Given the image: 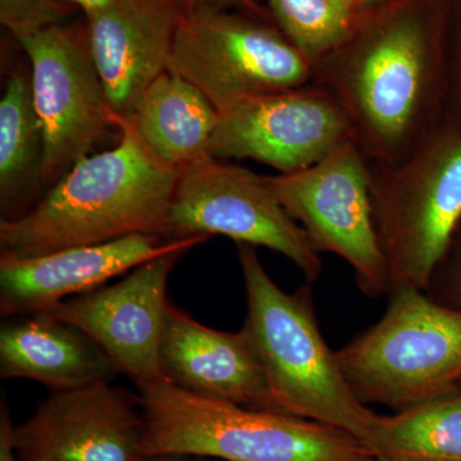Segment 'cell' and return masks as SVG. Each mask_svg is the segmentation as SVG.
<instances>
[{
  "instance_id": "6da1fadb",
  "label": "cell",
  "mask_w": 461,
  "mask_h": 461,
  "mask_svg": "<svg viewBox=\"0 0 461 461\" xmlns=\"http://www.w3.org/2000/svg\"><path fill=\"white\" fill-rule=\"evenodd\" d=\"M120 130L117 147L83 158L26 213L0 220L2 254L38 257L136 233L167 239L180 171L150 156L129 124Z\"/></svg>"
},
{
  "instance_id": "7a4b0ae2",
  "label": "cell",
  "mask_w": 461,
  "mask_h": 461,
  "mask_svg": "<svg viewBox=\"0 0 461 461\" xmlns=\"http://www.w3.org/2000/svg\"><path fill=\"white\" fill-rule=\"evenodd\" d=\"M442 71L420 21L399 16L315 63L312 85L344 111L366 159L393 167L438 123Z\"/></svg>"
},
{
  "instance_id": "3957f363",
  "label": "cell",
  "mask_w": 461,
  "mask_h": 461,
  "mask_svg": "<svg viewBox=\"0 0 461 461\" xmlns=\"http://www.w3.org/2000/svg\"><path fill=\"white\" fill-rule=\"evenodd\" d=\"M238 253L248 297L242 330L262 366L272 411L335 427L366 446L379 415L355 395L324 341L311 288L285 293L256 248L238 244Z\"/></svg>"
},
{
  "instance_id": "277c9868",
  "label": "cell",
  "mask_w": 461,
  "mask_h": 461,
  "mask_svg": "<svg viewBox=\"0 0 461 461\" xmlns=\"http://www.w3.org/2000/svg\"><path fill=\"white\" fill-rule=\"evenodd\" d=\"M142 457L220 461H375L344 430L284 412L248 408L160 382L139 390Z\"/></svg>"
},
{
  "instance_id": "5b68a950",
  "label": "cell",
  "mask_w": 461,
  "mask_h": 461,
  "mask_svg": "<svg viewBox=\"0 0 461 461\" xmlns=\"http://www.w3.org/2000/svg\"><path fill=\"white\" fill-rule=\"evenodd\" d=\"M368 165L391 293H426L461 221V129L437 123L399 165Z\"/></svg>"
},
{
  "instance_id": "8992f818",
  "label": "cell",
  "mask_w": 461,
  "mask_h": 461,
  "mask_svg": "<svg viewBox=\"0 0 461 461\" xmlns=\"http://www.w3.org/2000/svg\"><path fill=\"white\" fill-rule=\"evenodd\" d=\"M360 402L397 411L451 393L461 381V311L397 288L386 313L336 351Z\"/></svg>"
},
{
  "instance_id": "52a82bcc",
  "label": "cell",
  "mask_w": 461,
  "mask_h": 461,
  "mask_svg": "<svg viewBox=\"0 0 461 461\" xmlns=\"http://www.w3.org/2000/svg\"><path fill=\"white\" fill-rule=\"evenodd\" d=\"M223 7H187L169 71L202 91L220 114L245 100L311 86L314 65L284 32Z\"/></svg>"
},
{
  "instance_id": "ba28073f",
  "label": "cell",
  "mask_w": 461,
  "mask_h": 461,
  "mask_svg": "<svg viewBox=\"0 0 461 461\" xmlns=\"http://www.w3.org/2000/svg\"><path fill=\"white\" fill-rule=\"evenodd\" d=\"M214 235L269 249L295 264L309 282L320 278V253L281 204L266 176L206 156L180 171L167 239Z\"/></svg>"
},
{
  "instance_id": "9c48e42d",
  "label": "cell",
  "mask_w": 461,
  "mask_h": 461,
  "mask_svg": "<svg viewBox=\"0 0 461 461\" xmlns=\"http://www.w3.org/2000/svg\"><path fill=\"white\" fill-rule=\"evenodd\" d=\"M266 180L315 250L348 262L363 294L379 299L391 293L373 215L371 171L353 140L309 168L266 176Z\"/></svg>"
},
{
  "instance_id": "30bf717a",
  "label": "cell",
  "mask_w": 461,
  "mask_h": 461,
  "mask_svg": "<svg viewBox=\"0 0 461 461\" xmlns=\"http://www.w3.org/2000/svg\"><path fill=\"white\" fill-rule=\"evenodd\" d=\"M18 44L29 58L33 104L44 129L45 189L89 156L114 120L85 20L48 27Z\"/></svg>"
},
{
  "instance_id": "8fae6325",
  "label": "cell",
  "mask_w": 461,
  "mask_h": 461,
  "mask_svg": "<svg viewBox=\"0 0 461 461\" xmlns=\"http://www.w3.org/2000/svg\"><path fill=\"white\" fill-rule=\"evenodd\" d=\"M184 251L165 254L132 269L108 287L67 299L42 312L83 330L138 390L169 381L160 363L169 276Z\"/></svg>"
},
{
  "instance_id": "7c38bea8",
  "label": "cell",
  "mask_w": 461,
  "mask_h": 461,
  "mask_svg": "<svg viewBox=\"0 0 461 461\" xmlns=\"http://www.w3.org/2000/svg\"><path fill=\"white\" fill-rule=\"evenodd\" d=\"M220 115L208 156L254 159L280 173L309 168L353 140L344 111L313 85L245 100Z\"/></svg>"
},
{
  "instance_id": "4fadbf2b",
  "label": "cell",
  "mask_w": 461,
  "mask_h": 461,
  "mask_svg": "<svg viewBox=\"0 0 461 461\" xmlns=\"http://www.w3.org/2000/svg\"><path fill=\"white\" fill-rule=\"evenodd\" d=\"M140 396L102 381L51 393L14 426L20 461H141Z\"/></svg>"
},
{
  "instance_id": "5bb4252c",
  "label": "cell",
  "mask_w": 461,
  "mask_h": 461,
  "mask_svg": "<svg viewBox=\"0 0 461 461\" xmlns=\"http://www.w3.org/2000/svg\"><path fill=\"white\" fill-rule=\"evenodd\" d=\"M206 236L167 240L136 233L102 244L51 251L38 257L0 254V313L36 314L71 297L102 287L117 276L165 254L205 242Z\"/></svg>"
},
{
  "instance_id": "9a60e30c",
  "label": "cell",
  "mask_w": 461,
  "mask_h": 461,
  "mask_svg": "<svg viewBox=\"0 0 461 461\" xmlns=\"http://www.w3.org/2000/svg\"><path fill=\"white\" fill-rule=\"evenodd\" d=\"M185 0H114L84 16L114 126L131 118L149 85L168 71Z\"/></svg>"
},
{
  "instance_id": "2e32d148",
  "label": "cell",
  "mask_w": 461,
  "mask_h": 461,
  "mask_svg": "<svg viewBox=\"0 0 461 461\" xmlns=\"http://www.w3.org/2000/svg\"><path fill=\"white\" fill-rule=\"evenodd\" d=\"M160 363L166 377L177 386L272 411L262 366L244 330L230 333L211 329L169 304Z\"/></svg>"
},
{
  "instance_id": "e0dca14e",
  "label": "cell",
  "mask_w": 461,
  "mask_h": 461,
  "mask_svg": "<svg viewBox=\"0 0 461 461\" xmlns=\"http://www.w3.org/2000/svg\"><path fill=\"white\" fill-rule=\"evenodd\" d=\"M30 315L0 330L3 379H32L57 393L112 382L120 375L111 357L83 330L47 313Z\"/></svg>"
},
{
  "instance_id": "ac0fdd59",
  "label": "cell",
  "mask_w": 461,
  "mask_h": 461,
  "mask_svg": "<svg viewBox=\"0 0 461 461\" xmlns=\"http://www.w3.org/2000/svg\"><path fill=\"white\" fill-rule=\"evenodd\" d=\"M220 118L202 91L168 69L149 85L126 123L158 162L181 171L208 156Z\"/></svg>"
},
{
  "instance_id": "d6986e66",
  "label": "cell",
  "mask_w": 461,
  "mask_h": 461,
  "mask_svg": "<svg viewBox=\"0 0 461 461\" xmlns=\"http://www.w3.org/2000/svg\"><path fill=\"white\" fill-rule=\"evenodd\" d=\"M44 129L33 104L32 76L14 69L0 99V209L14 220L32 208L41 190Z\"/></svg>"
},
{
  "instance_id": "ffe728a7",
  "label": "cell",
  "mask_w": 461,
  "mask_h": 461,
  "mask_svg": "<svg viewBox=\"0 0 461 461\" xmlns=\"http://www.w3.org/2000/svg\"><path fill=\"white\" fill-rule=\"evenodd\" d=\"M366 446L375 461H461V395L379 415Z\"/></svg>"
},
{
  "instance_id": "44dd1931",
  "label": "cell",
  "mask_w": 461,
  "mask_h": 461,
  "mask_svg": "<svg viewBox=\"0 0 461 461\" xmlns=\"http://www.w3.org/2000/svg\"><path fill=\"white\" fill-rule=\"evenodd\" d=\"M282 32L313 65L348 38L354 0H267Z\"/></svg>"
},
{
  "instance_id": "7402d4cb",
  "label": "cell",
  "mask_w": 461,
  "mask_h": 461,
  "mask_svg": "<svg viewBox=\"0 0 461 461\" xmlns=\"http://www.w3.org/2000/svg\"><path fill=\"white\" fill-rule=\"evenodd\" d=\"M75 11L65 0H0V23L20 42L67 23Z\"/></svg>"
},
{
  "instance_id": "603a6c76",
  "label": "cell",
  "mask_w": 461,
  "mask_h": 461,
  "mask_svg": "<svg viewBox=\"0 0 461 461\" xmlns=\"http://www.w3.org/2000/svg\"><path fill=\"white\" fill-rule=\"evenodd\" d=\"M0 461H20L14 442V426L5 400L0 408Z\"/></svg>"
},
{
  "instance_id": "cb8c5ba5",
  "label": "cell",
  "mask_w": 461,
  "mask_h": 461,
  "mask_svg": "<svg viewBox=\"0 0 461 461\" xmlns=\"http://www.w3.org/2000/svg\"><path fill=\"white\" fill-rule=\"evenodd\" d=\"M65 2L75 9L83 12L84 16H87V14L111 5L114 0H65Z\"/></svg>"
},
{
  "instance_id": "d4e9b609",
  "label": "cell",
  "mask_w": 461,
  "mask_h": 461,
  "mask_svg": "<svg viewBox=\"0 0 461 461\" xmlns=\"http://www.w3.org/2000/svg\"><path fill=\"white\" fill-rule=\"evenodd\" d=\"M189 5H226L229 3L239 2L244 3V5H250V0H185Z\"/></svg>"
},
{
  "instance_id": "484cf974",
  "label": "cell",
  "mask_w": 461,
  "mask_h": 461,
  "mask_svg": "<svg viewBox=\"0 0 461 461\" xmlns=\"http://www.w3.org/2000/svg\"><path fill=\"white\" fill-rule=\"evenodd\" d=\"M141 461H186L184 456H150L142 457Z\"/></svg>"
},
{
  "instance_id": "4316f807",
  "label": "cell",
  "mask_w": 461,
  "mask_h": 461,
  "mask_svg": "<svg viewBox=\"0 0 461 461\" xmlns=\"http://www.w3.org/2000/svg\"><path fill=\"white\" fill-rule=\"evenodd\" d=\"M455 291H456L457 297L461 300V263L457 268L456 276H455Z\"/></svg>"
},
{
  "instance_id": "83f0119b",
  "label": "cell",
  "mask_w": 461,
  "mask_h": 461,
  "mask_svg": "<svg viewBox=\"0 0 461 461\" xmlns=\"http://www.w3.org/2000/svg\"><path fill=\"white\" fill-rule=\"evenodd\" d=\"M354 2L355 5H357V11H359V9H362L364 5H368V3L373 2V0H354Z\"/></svg>"
},
{
  "instance_id": "f1b7e54d",
  "label": "cell",
  "mask_w": 461,
  "mask_h": 461,
  "mask_svg": "<svg viewBox=\"0 0 461 461\" xmlns=\"http://www.w3.org/2000/svg\"><path fill=\"white\" fill-rule=\"evenodd\" d=\"M456 78H457L456 84H457V87H459V95H460V99H461V67H460V68H456Z\"/></svg>"
},
{
  "instance_id": "f546056e",
  "label": "cell",
  "mask_w": 461,
  "mask_h": 461,
  "mask_svg": "<svg viewBox=\"0 0 461 461\" xmlns=\"http://www.w3.org/2000/svg\"><path fill=\"white\" fill-rule=\"evenodd\" d=\"M186 461H220V460L205 459V457H186Z\"/></svg>"
}]
</instances>
